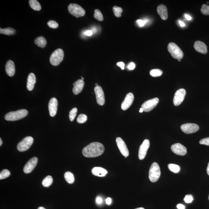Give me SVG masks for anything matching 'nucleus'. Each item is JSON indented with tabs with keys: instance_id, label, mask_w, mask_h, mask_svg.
<instances>
[{
	"instance_id": "c9c22d12",
	"label": "nucleus",
	"mask_w": 209,
	"mask_h": 209,
	"mask_svg": "<svg viewBox=\"0 0 209 209\" xmlns=\"http://www.w3.org/2000/svg\"><path fill=\"white\" fill-rule=\"evenodd\" d=\"M201 10L203 14L209 15V6L206 5V4H203Z\"/></svg>"
},
{
	"instance_id": "4be33fe9",
	"label": "nucleus",
	"mask_w": 209,
	"mask_h": 209,
	"mask_svg": "<svg viewBox=\"0 0 209 209\" xmlns=\"http://www.w3.org/2000/svg\"><path fill=\"white\" fill-rule=\"evenodd\" d=\"M157 11L161 19L164 20H165L167 19L168 16L167 9L165 6L163 5V4L158 6L157 8Z\"/></svg>"
},
{
	"instance_id": "5fc2aeb1",
	"label": "nucleus",
	"mask_w": 209,
	"mask_h": 209,
	"mask_svg": "<svg viewBox=\"0 0 209 209\" xmlns=\"http://www.w3.org/2000/svg\"><path fill=\"white\" fill-rule=\"evenodd\" d=\"M135 209H144V208H143V207H139V208H137Z\"/></svg>"
},
{
	"instance_id": "ea45409f",
	"label": "nucleus",
	"mask_w": 209,
	"mask_h": 209,
	"mask_svg": "<svg viewBox=\"0 0 209 209\" xmlns=\"http://www.w3.org/2000/svg\"><path fill=\"white\" fill-rule=\"evenodd\" d=\"M199 143L201 144H204L206 145L209 146V137L202 139H201L199 141Z\"/></svg>"
},
{
	"instance_id": "9d476101",
	"label": "nucleus",
	"mask_w": 209,
	"mask_h": 209,
	"mask_svg": "<svg viewBox=\"0 0 209 209\" xmlns=\"http://www.w3.org/2000/svg\"><path fill=\"white\" fill-rule=\"evenodd\" d=\"M181 130L186 134H192L197 132L199 129V126L196 123H187L181 127Z\"/></svg>"
},
{
	"instance_id": "c03bdc74",
	"label": "nucleus",
	"mask_w": 209,
	"mask_h": 209,
	"mask_svg": "<svg viewBox=\"0 0 209 209\" xmlns=\"http://www.w3.org/2000/svg\"><path fill=\"white\" fill-rule=\"evenodd\" d=\"M177 208L178 209H185V207L182 204H178L177 206Z\"/></svg>"
},
{
	"instance_id": "bb28decb",
	"label": "nucleus",
	"mask_w": 209,
	"mask_h": 209,
	"mask_svg": "<svg viewBox=\"0 0 209 209\" xmlns=\"http://www.w3.org/2000/svg\"><path fill=\"white\" fill-rule=\"evenodd\" d=\"M65 178L66 181L70 184H73L74 182L75 178L74 175L70 172H65Z\"/></svg>"
},
{
	"instance_id": "39448f33",
	"label": "nucleus",
	"mask_w": 209,
	"mask_h": 209,
	"mask_svg": "<svg viewBox=\"0 0 209 209\" xmlns=\"http://www.w3.org/2000/svg\"><path fill=\"white\" fill-rule=\"evenodd\" d=\"M168 50L173 58L178 60L183 57L184 54L182 50L174 43L171 42L169 44Z\"/></svg>"
},
{
	"instance_id": "0eeeda50",
	"label": "nucleus",
	"mask_w": 209,
	"mask_h": 209,
	"mask_svg": "<svg viewBox=\"0 0 209 209\" xmlns=\"http://www.w3.org/2000/svg\"><path fill=\"white\" fill-rule=\"evenodd\" d=\"M33 143V138L31 136L25 137L18 143L17 149L19 152H23L28 150Z\"/></svg>"
},
{
	"instance_id": "f3484780",
	"label": "nucleus",
	"mask_w": 209,
	"mask_h": 209,
	"mask_svg": "<svg viewBox=\"0 0 209 209\" xmlns=\"http://www.w3.org/2000/svg\"><path fill=\"white\" fill-rule=\"evenodd\" d=\"M58 106L57 99L52 98L50 99L48 104V110L50 115L52 117H54L57 113Z\"/></svg>"
},
{
	"instance_id": "72a5a7b5",
	"label": "nucleus",
	"mask_w": 209,
	"mask_h": 209,
	"mask_svg": "<svg viewBox=\"0 0 209 209\" xmlns=\"http://www.w3.org/2000/svg\"><path fill=\"white\" fill-rule=\"evenodd\" d=\"M10 175V171L7 169H4L0 173V179L2 180L8 178Z\"/></svg>"
},
{
	"instance_id": "3c124183",
	"label": "nucleus",
	"mask_w": 209,
	"mask_h": 209,
	"mask_svg": "<svg viewBox=\"0 0 209 209\" xmlns=\"http://www.w3.org/2000/svg\"><path fill=\"white\" fill-rule=\"evenodd\" d=\"M143 111H144V110H143V108H141V109H140V112L142 113L143 112Z\"/></svg>"
},
{
	"instance_id": "603ef678",
	"label": "nucleus",
	"mask_w": 209,
	"mask_h": 209,
	"mask_svg": "<svg viewBox=\"0 0 209 209\" xmlns=\"http://www.w3.org/2000/svg\"><path fill=\"white\" fill-rule=\"evenodd\" d=\"M2 139H1V138H0V146L2 145Z\"/></svg>"
},
{
	"instance_id": "5701e85b",
	"label": "nucleus",
	"mask_w": 209,
	"mask_h": 209,
	"mask_svg": "<svg viewBox=\"0 0 209 209\" xmlns=\"http://www.w3.org/2000/svg\"><path fill=\"white\" fill-rule=\"evenodd\" d=\"M91 172L93 175L99 177L106 176L108 172L106 169L100 167H94L92 169Z\"/></svg>"
},
{
	"instance_id": "a18cd8bd",
	"label": "nucleus",
	"mask_w": 209,
	"mask_h": 209,
	"mask_svg": "<svg viewBox=\"0 0 209 209\" xmlns=\"http://www.w3.org/2000/svg\"><path fill=\"white\" fill-rule=\"evenodd\" d=\"M96 202L98 204H101L102 202V198L100 197H97V199H96Z\"/></svg>"
},
{
	"instance_id": "aec40b11",
	"label": "nucleus",
	"mask_w": 209,
	"mask_h": 209,
	"mask_svg": "<svg viewBox=\"0 0 209 209\" xmlns=\"http://www.w3.org/2000/svg\"><path fill=\"white\" fill-rule=\"evenodd\" d=\"M6 73L8 76L12 77L14 75L15 68L14 62L11 60L7 61L5 66Z\"/></svg>"
},
{
	"instance_id": "de8ad7c7",
	"label": "nucleus",
	"mask_w": 209,
	"mask_h": 209,
	"mask_svg": "<svg viewBox=\"0 0 209 209\" xmlns=\"http://www.w3.org/2000/svg\"><path fill=\"white\" fill-rule=\"evenodd\" d=\"M178 23H179L180 25L181 26V27H184L186 26L185 23H184L182 21L180 20L178 21Z\"/></svg>"
},
{
	"instance_id": "2f4dec72",
	"label": "nucleus",
	"mask_w": 209,
	"mask_h": 209,
	"mask_svg": "<svg viewBox=\"0 0 209 209\" xmlns=\"http://www.w3.org/2000/svg\"><path fill=\"white\" fill-rule=\"evenodd\" d=\"M163 72L159 69H154L150 71V75L152 77H159L162 75Z\"/></svg>"
},
{
	"instance_id": "f704fd0d",
	"label": "nucleus",
	"mask_w": 209,
	"mask_h": 209,
	"mask_svg": "<svg viewBox=\"0 0 209 209\" xmlns=\"http://www.w3.org/2000/svg\"><path fill=\"white\" fill-rule=\"evenodd\" d=\"M87 116L86 115L84 114H81L77 117V121L78 123H84L87 121Z\"/></svg>"
},
{
	"instance_id": "4c0bfd02",
	"label": "nucleus",
	"mask_w": 209,
	"mask_h": 209,
	"mask_svg": "<svg viewBox=\"0 0 209 209\" xmlns=\"http://www.w3.org/2000/svg\"><path fill=\"white\" fill-rule=\"evenodd\" d=\"M149 22V20L145 19L144 20L138 19L137 20V23L140 27H143V26Z\"/></svg>"
},
{
	"instance_id": "dca6fc26",
	"label": "nucleus",
	"mask_w": 209,
	"mask_h": 209,
	"mask_svg": "<svg viewBox=\"0 0 209 209\" xmlns=\"http://www.w3.org/2000/svg\"><path fill=\"white\" fill-rule=\"evenodd\" d=\"M134 100V94L132 93L128 94L122 103L121 109L123 111H126L129 109L133 103Z\"/></svg>"
},
{
	"instance_id": "79ce46f5",
	"label": "nucleus",
	"mask_w": 209,
	"mask_h": 209,
	"mask_svg": "<svg viewBox=\"0 0 209 209\" xmlns=\"http://www.w3.org/2000/svg\"><path fill=\"white\" fill-rule=\"evenodd\" d=\"M117 65L120 67L122 70L124 69L125 65L123 62H119L117 64Z\"/></svg>"
},
{
	"instance_id": "a211bd4d",
	"label": "nucleus",
	"mask_w": 209,
	"mask_h": 209,
	"mask_svg": "<svg viewBox=\"0 0 209 209\" xmlns=\"http://www.w3.org/2000/svg\"><path fill=\"white\" fill-rule=\"evenodd\" d=\"M73 85L74 86L73 89V93L75 95H77L81 92L82 90H83L85 82L83 80H79L75 82L73 84Z\"/></svg>"
},
{
	"instance_id": "7c9ffc66",
	"label": "nucleus",
	"mask_w": 209,
	"mask_h": 209,
	"mask_svg": "<svg viewBox=\"0 0 209 209\" xmlns=\"http://www.w3.org/2000/svg\"><path fill=\"white\" fill-rule=\"evenodd\" d=\"M94 17L95 19L99 21H102L103 20V15H102L100 10H98V9L94 10Z\"/></svg>"
},
{
	"instance_id": "cd10ccee",
	"label": "nucleus",
	"mask_w": 209,
	"mask_h": 209,
	"mask_svg": "<svg viewBox=\"0 0 209 209\" xmlns=\"http://www.w3.org/2000/svg\"><path fill=\"white\" fill-rule=\"evenodd\" d=\"M53 178L50 175H48L44 178L42 182V184L43 186L48 187L52 185L53 182Z\"/></svg>"
},
{
	"instance_id": "423d86ee",
	"label": "nucleus",
	"mask_w": 209,
	"mask_h": 209,
	"mask_svg": "<svg viewBox=\"0 0 209 209\" xmlns=\"http://www.w3.org/2000/svg\"><path fill=\"white\" fill-rule=\"evenodd\" d=\"M68 10L72 15L77 18L84 16L86 13L83 7L76 4H69L68 6Z\"/></svg>"
},
{
	"instance_id": "2eb2a0df",
	"label": "nucleus",
	"mask_w": 209,
	"mask_h": 209,
	"mask_svg": "<svg viewBox=\"0 0 209 209\" xmlns=\"http://www.w3.org/2000/svg\"><path fill=\"white\" fill-rule=\"evenodd\" d=\"M171 149L172 152L178 155L184 156L187 153L186 148L180 143L172 145Z\"/></svg>"
},
{
	"instance_id": "09e8293b",
	"label": "nucleus",
	"mask_w": 209,
	"mask_h": 209,
	"mask_svg": "<svg viewBox=\"0 0 209 209\" xmlns=\"http://www.w3.org/2000/svg\"><path fill=\"white\" fill-rule=\"evenodd\" d=\"M185 17L186 18V19L187 20H188L189 21L191 20L192 19L191 17L190 16V15H188L185 14Z\"/></svg>"
},
{
	"instance_id": "37998d69",
	"label": "nucleus",
	"mask_w": 209,
	"mask_h": 209,
	"mask_svg": "<svg viewBox=\"0 0 209 209\" xmlns=\"http://www.w3.org/2000/svg\"><path fill=\"white\" fill-rule=\"evenodd\" d=\"M85 34L88 36H91L93 35V32L92 31H91V30H87V31L85 32Z\"/></svg>"
},
{
	"instance_id": "e433bc0d",
	"label": "nucleus",
	"mask_w": 209,
	"mask_h": 209,
	"mask_svg": "<svg viewBox=\"0 0 209 209\" xmlns=\"http://www.w3.org/2000/svg\"><path fill=\"white\" fill-rule=\"evenodd\" d=\"M48 27L50 28L56 29L58 28L59 24L56 21L54 20H50L47 23Z\"/></svg>"
},
{
	"instance_id": "6ab92c4d",
	"label": "nucleus",
	"mask_w": 209,
	"mask_h": 209,
	"mask_svg": "<svg viewBox=\"0 0 209 209\" xmlns=\"http://www.w3.org/2000/svg\"><path fill=\"white\" fill-rule=\"evenodd\" d=\"M194 48L198 52L205 54L207 53V47L204 43L200 41H197L194 44Z\"/></svg>"
},
{
	"instance_id": "20e7f679",
	"label": "nucleus",
	"mask_w": 209,
	"mask_h": 209,
	"mask_svg": "<svg viewBox=\"0 0 209 209\" xmlns=\"http://www.w3.org/2000/svg\"><path fill=\"white\" fill-rule=\"evenodd\" d=\"M64 52L62 49L59 48L53 52L50 56V62L52 65L57 66L63 61Z\"/></svg>"
},
{
	"instance_id": "4d7b16f0",
	"label": "nucleus",
	"mask_w": 209,
	"mask_h": 209,
	"mask_svg": "<svg viewBox=\"0 0 209 209\" xmlns=\"http://www.w3.org/2000/svg\"><path fill=\"white\" fill-rule=\"evenodd\" d=\"M81 77H82V80H83L84 79V78L83 77H82V76Z\"/></svg>"
},
{
	"instance_id": "6e6552de",
	"label": "nucleus",
	"mask_w": 209,
	"mask_h": 209,
	"mask_svg": "<svg viewBox=\"0 0 209 209\" xmlns=\"http://www.w3.org/2000/svg\"><path fill=\"white\" fill-rule=\"evenodd\" d=\"M159 101V99L157 98L148 100L143 104L141 108H143L144 112H149L157 106Z\"/></svg>"
},
{
	"instance_id": "a19ab883",
	"label": "nucleus",
	"mask_w": 209,
	"mask_h": 209,
	"mask_svg": "<svg viewBox=\"0 0 209 209\" xmlns=\"http://www.w3.org/2000/svg\"><path fill=\"white\" fill-rule=\"evenodd\" d=\"M136 67L135 64L133 62H130L127 65V68L129 70H132L135 69Z\"/></svg>"
},
{
	"instance_id": "473e14b6",
	"label": "nucleus",
	"mask_w": 209,
	"mask_h": 209,
	"mask_svg": "<svg viewBox=\"0 0 209 209\" xmlns=\"http://www.w3.org/2000/svg\"><path fill=\"white\" fill-rule=\"evenodd\" d=\"M77 109L76 108H73L69 112V118L70 121L72 122L74 121L75 118L77 115Z\"/></svg>"
},
{
	"instance_id": "7ed1b4c3",
	"label": "nucleus",
	"mask_w": 209,
	"mask_h": 209,
	"mask_svg": "<svg viewBox=\"0 0 209 209\" xmlns=\"http://www.w3.org/2000/svg\"><path fill=\"white\" fill-rule=\"evenodd\" d=\"M161 175V171L159 165L157 163H153L149 172V180L152 182H155L159 179Z\"/></svg>"
},
{
	"instance_id": "a878e982",
	"label": "nucleus",
	"mask_w": 209,
	"mask_h": 209,
	"mask_svg": "<svg viewBox=\"0 0 209 209\" xmlns=\"http://www.w3.org/2000/svg\"><path fill=\"white\" fill-rule=\"evenodd\" d=\"M16 31L14 29L12 28H0V33L3 34L7 36H13L16 34Z\"/></svg>"
},
{
	"instance_id": "f257e3e1",
	"label": "nucleus",
	"mask_w": 209,
	"mask_h": 209,
	"mask_svg": "<svg viewBox=\"0 0 209 209\" xmlns=\"http://www.w3.org/2000/svg\"><path fill=\"white\" fill-rule=\"evenodd\" d=\"M104 151V146L102 143L93 142L84 148L82 153L86 157L94 158L101 155Z\"/></svg>"
},
{
	"instance_id": "b1692460",
	"label": "nucleus",
	"mask_w": 209,
	"mask_h": 209,
	"mask_svg": "<svg viewBox=\"0 0 209 209\" xmlns=\"http://www.w3.org/2000/svg\"><path fill=\"white\" fill-rule=\"evenodd\" d=\"M34 43L38 46V47L44 48L47 45V41L45 38L43 36H40L35 39Z\"/></svg>"
},
{
	"instance_id": "c756f323",
	"label": "nucleus",
	"mask_w": 209,
	"mask_h": 209,
	"mask_svg": "<svg viewBox=\"0 0 209 209\" xmlns=\"http://www.w3.org/2000/svg\"><path fill=\"white\" fill-rule=\"evenodd\" d=\"M113 10L115 16L117 18H120L121 16V14L123 13V10L120 7L115 6L113 7Z\"/></svg>"
},
{
	"instance_id": "1a4fd4ad",
	"label": "nucleus",
	"mask_w": 209,
	"mask_h": 209,
	"mask_svg": "<svg viewBox=\"0 0 209 209\" xmlns=\"http://www.w3.org/2000/svg\"><path fill=\"white\" fill-rule=\"evenodd\" d=\"M186 94V91L183 88L178 90L175 92L173 99L174 105L179 106L183 101Z\"/></svg>"
},
{
	"instance_id": "bf43d9fd",
	"label": "nucleus",
	"mask_w": 209,
	"mask_h": 209,
	"mask_svg": "<svg viewBox=\"0 0 209 209\" xmlns=\"http://www.w3.org/2000/svg\"><path fill=\"white\" fill-rule=\"evenodd\" d=\"M208 199H209V197H208Z\"/></svg>"
},
{
	"instance_id": "4468645a",
	"label": "nucleus",
	"mask_w": 209,
	"mask_h": 209,
	"mask_svg": "<svg viewBox=\"0 0 209 209\" xmlns=\"http://www.w3.org/2000/svg\"><path fill=\"white\" fill-rule=\"evenodd\" d=\"M38 161V158L36 157H34L30 159L24 166L23 169L24 173H31L36 167Z\"/></svg>"
},
{
	"instance_id": "f8f14e48",
	"label": "nucleus",
	"mask_w": 209,
	"mask_h": 209,
	"mask_svg": "<svg viewBox=\"0 0 209 209\" xmlns=\"http://www.w3.org/2000/svg\"><path fill=\"white\" fill-rule=\"evenodd\" d=\"M150 145L148 140H145L140 146L139 150L138 157L140 160H142L145 157L147 151Z\"/></svg>"
},
{
	"instance_id": "393cba45",
	"label": "nucleus",
	"mask_w": 209,
	"mask_h": 209,
	"mask_svg": "<svg viewBox=\"0 0 209 209\" xmlns=\"http://www.w3.org/2000/svg\"><path fill=\"white\" fill-rule=\"evenodd\" d=\"M30 6L33 10L36 11H39L41 10V6L40 3L36 0H30L29 1Z\"/></svg>"
},
{
	"instance_id": "13d9d810",
	"label": "nucleus",
	"mask_w": 209,
	"mask_h": 209,
	"mask_svg": "<svg viewBox=\"0 0 209 209\" xmlns=\"http://www.w3.org/2000/svg\"><path fill=\"white\" fill-rule=\"evenodd\" d=\"M178 62H181V59H178Z\"/></svg>"
},
{
	"instance_id": "58836bf2",
	"label": "nucleus",
	"mask_w": 209,
	"mask_h": 209,
	"mask_svg": "<svg viewBox=\"0 0 209 209\" xmlns=\"http://www.w3.org/2000/svg\"><path fill=\"white\" fill-rule=\"evenodd\" d=\"M193 200V196L191 195H187L184 198V201L186 203H190Z\"/></svg>"
},
{
	"instance_id": "412c9836",
	"label": "nucleus",
	"mask_w": 209,
	"mask_h": 209,
	"mask_svg": "<svg viewBox=\"0 0 209 209\" xmlns=\"http://www.w3.org/2000/svg\"><path fill=\"white\" fill-rule=\"evenodd\" d=\"M36 82V76L33 73H30L28 76L27 82V88L28 90L31 91L34 88Z\"/></svg>"
},
{
	"instance_id": "6e6d98bb",
	"label": "nucleus",
	"mask_w": 209,
	"mask_h": 209,
	"mask_svg": "<svg viewBox=\"0 0 209 209\" xmlns=\"http://www.w3.org/2000/svg\"><path fill=\"white\" fill-rule=\"evenodd\" d=\"M95 85H96V86H98V84L96 83Z\"/></svg>"
},
{
	"instance_id": "49530a36",
	"label": "nucleus",
	"mask_w": 209,
	"mask_h": 209,
	"mask_svg": "<svg viewBox=\"0 0 209 209\" xmlns=\"http://www.w3.org/2000/svg\"><path fill=\"white\" fill-rule=\"evenodd\" d=\"M106 203L108 205H110L112 203V199L110 198H108L106 199Z\"/></svg>"
},
{
	"instance_id": "ddd939ff",
	"label": "nucleus",
	"mask_w": 209,
	"mask_h": 209,
	"mask_svg": "<svg viewBox=\"0 0 209 209\" xmlns=\"http://www.w3.org/2000/svg\"><path fill=\"white\" fill-rule=\"evenodd\" d=\"M117 146L122 155L125 157L129 155V152L125 142L121 138L118 137L116 139Z\"/></svg>"
},
{
	"instance_id": "9b49d317",
	"label": "nucleus",
	"mask_w": 209,
	"mask_h": 209,
	"mask_svg": "<svg viewBox=\"0 0 209 209\" xmlns=\"http://www.w3.org/2000/svg\"><path fill=\"white\" fill-rule=\"evenodd\" d=\"M94 91L97 103L100 106H103L105 103V98L104 94L102 88L99 86H96L94 88Z\"/></svg>"
},
{
	"instance_id": "c85d7f7f",
	"label": "nucleus",
	"mask_w": 209,
	"mask_h": 209,
	"mask_svg": "<svg viewBox=\"0 0 209 209\" xmlns=\"http://www.w3.org/2000/svg\"><path fill=\"white\" fill-rule=\"evenodd\" d=\"M169 170L175 173H178L180 171V167L178 165L174 164H169L168 165Z\"/></svg>"
},
{
	"instance_id": "8fccbe9b",
	"label": "nucleus",
	"mask_w": 209,
	"mask_h": 209,
	"mask_svg": "<svg viewBox=\"0 0 209 209\" xmlns=\"http://www.w3.org/2000/svg\"><path fill=\"white\" fill-rule=\"evenodd\" d=\"M207 174L209 175V162L208 163V165H207Z\"/></svg>"
},
{
	"instance_id": "864d4df0",
	"label": "nucleus",
	"mask_w": 209,
	"mask_h": 209,
	"mask_svg": "<svg viewBox=\"0 0 209 209\" xmlns=\"http://www.w3.org/2000/svg\"><path fill=\"white\" fill-rule=\"evenodd\" d=\"M38 209H45V208H44V207H39V208H38Z\"/></svg>"
},
{
	"instance_id": "f03ea898",
	"label": "nucleus",
	"mask_w": 209,
	"mask_h": 209,
	"mask_svg": "<svg viewBox=\"0 0 209 209\" xmlns=\"http://www.w3.org/2000/svg\"><path fill=\"white\" fill-rule=\"evenodd\" d=\"M28 114V111L26 109H21L7 113L4 118L7 121H16L21 119L27 116Z\"/></svg>"
}]
</instances>
